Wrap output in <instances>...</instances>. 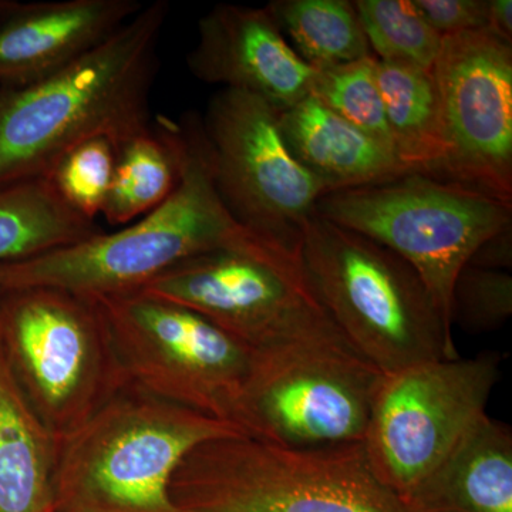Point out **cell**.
Masks as SVG:
<instances>
[{"instance_id":"obj_14","label":"cell","mask_w":512,"mask_h":512,"mask_svg":"<svg viewBox=\"0 0 512 512\" xmlns=\"http://www.w3.org/2000/svg\"><path fill=\"white\" fill-rule=\"evenodd\" d=\"M187 66L195 79L254 94L276 111L308 97L315 74L266 6H214L198 22V40L187 55Z\"/></svg>"},{"instance_id":"obj_29","label":"cell","mask_w":512,"mask_h":512,"mask_svg":"<svg viewBox=\"0 0 512 512\" xmlns=\"http://www.w3.org/2000/svg\"><path fill=\"white\" fill-rule=\"evenodd\" d=\"M487 30L504 42L512 45V2L511 0H488Z\"/></svg>"},{"instance_id":"obj_26","label":"cell","mask_w":512,"mask_h":512,"mask_svg":"<svg viewBox=\"0 0 512 512\" xmlns=\"http://www.w3.org/2000/svg\"><path fill=\"white\" fill-rule=\"evenodd\" d=\"M512 313V278L505 271L467 265L458 274L451 318L470 332L500 328Z\"/></svg>"},{"instance_id":"obj_5","label":"cell","mask_w":512,"mask_h":512,"mask_svg":"<svg viewBox=\"0 0 512 512\" xmlns=\"http://www.w3.org/2000/svg\"><path fill=\"white\" fill-rule=\"evenodd\" d=\"M299 258L330 319L384 376L457 359L453 332L420 276L390 249L315 214L303 227Z\"/></svg>"},{"instance_id":"obj_19","label":"cell","mask_w":512,"mask_h":512,"mask_svg":"<svg viewBox=\"0 0 512 512\" xmlns=\"http://www.w3.org/2000/svg\"><path fill=\"white\" fill-rule=\"evenodd\" d=\"M377 83L397 161L409 174L441 178L448 144L433 72L377 60Z\"/></svg>"},{"instance_id":"obj_13","label":"cell","mask_w":512,"mask_h":512,"mask_svg":"<svg viewBox=\"0 0 512 512\" xmlns=\"http://www.w3.org/2000/svg\"><path fill=\"white\" fill-rule=\"evenodd\" d=\"M448 158L441 180L512 202V46L488 30L444 36L433 64Z\"/></svg>"},{"instance_id":"obj_28","label":"cell","mask_w":512,"mask_h":512,"mask_svg":"<svg viewBox=\"0 0 512 512\" xmlns=\"http://www.w3.org/2000/svg\"><path fill=\"white\" fill-rule=\"evenodd\" d=\"M511 239V227L498 232L494 237L487 239V241L474 252L468 265L476 266V268L495 269V271H505V269L511 268Z\"/></svg>"},{"instance_id":"obj_17","label":"cell","mask_w":512,"mask_h":512,"mask_svg":"<svg viewBox=\"0 0 512 512\" xmlns=\"http://www.w3.org/2000/svg\"><path fill=\"white\" fill-rule=\"evenodd\" d=\"M279 127L293 157L329 192L386 183L409 174L396 156L309 94L279 111Z\"/></svg>"},{"instance_id":"obj_8","label":"cell","mask_w":512,"mask_h":512,"mask_svg":"<svg viewBox=\"0 0 512 512\" xmlns=\"http://www.w3.org/2000/svg\"><path fill=\"white\" fill-rule=\"evenodd\" d=\"M383 380L340 332L252 350L235 424L285 447L359 443Z\"/></svg>"},{"instance_id":"obj_10","label":"cell","mask_w":512,"mask_h":512,"mask_svg":"<svg viewBox=\"0 0 512 512\" xmlns=\"http://www.w3.org/2000/svg\"><path fill=\"white\" fill-rule=\"evenodd\" d=\"M94 301L130 386L237 426L251 348L198 313L140 292Z\"/></svg>"},{"instance_id":"obj_30","label":"cell","mask_w":512,"mask_h":512,"mask_svg":"<svg viewBox=\"0 0 512 512\" xmlns=\"http://www.w3.org/2000/svg\"><path fill=\"white\" fill-rule=\"evenodd\" d=\"M18 2H13V0H0V22L9 15L10 10L15 8V5Z\"/></svg>"},{"instance_id":"obj_2","label":"cell","mask_w":512,"mask_h":512,"mask_svg":"<svg viewBox=\"0 0 512 512\" xmlns=\"http://www.w3.org/2000/svg\"><path fill=\"white\" fill-rule=\"evenodd\" d=\"M175 127L180 180L164 204L117 231L0 264V293L52 288L92 299L123 295L192 256L264 238L239 224L222 201L200 114L185 113Z\"/></svg>"},{"instance_id":"obj_15","label":"cell","mask_w":512,"mask_h":512,"mask_svg":"<svg viewBox=\"0 0 512 512\" xmlns=\"http://www.w3.org/2000/svg\"><path fill=\"white\" fill-rule=\"evenodd\" d=\"M140 0L16 3L0 22V86H28L92 52L143 8Z\"/></svg>"},{"instance_id":"obj_23","label":"cell","mask_w":512,"mask_h":512,"mask_svg":"<svg viewBox=\"0 0 512 512\" xmlns=\"http://www.w3.org/2000/svg\"><path fill=\"white\" fill-rule=\"evenodd\" d=\"M352 3L370 50L379 56L377 60L433 69L443 37L421 16L414 0H356Z\"/></svg>"},{"instance_id":"obj_1","label":"cell","mask_w":512,"mask_h":512,"mask_svg":"<svg viewBox=\"0 0 512 512\" xmlns=\"http://www.w3.org/2000/svg\"><path fill=\"white\" fill-rule=\"evenodd\" d=\"M170 5L144 3L92 52L28 86H0V187L45 177L70 148L120 146L151 127L158 45Z\"/></svg>"},{"instance_id":"obj_11","label":"cell","mask_w":512,"mask_h":512,"mask_svg":"<svg viewBox=\"0 0 512 512\" xmlns=\"http://www.w3.org/2000/svg\"><path fill=\"white\" fill-rule=\"evenodd\" d=\"M501 355L443 359L384 376L367 427L377 478L402 497L485 416L500 380Z\"/></svg>"},{"instance_id":"obj_12","label":"cell","mask_w":512,"mask_h":512,"mask_svg":"<svg viewBox=\"0 0 512 512\" xmlns=\"http://www.w3.org/2000/svg\"><path fill=\"white\" fill-rule=\"evenodd\" d=\"M217 190L239 224L298 252L326 194L291 153L279 111L254 94L222 89L201 116Z\"/></svg>"},{"instance_id":"obj_4","label":"cell","mask_w":512,"mask_h":512,"mask_svg":"<svg viewBox=\"0 0 512 512\" xmlns=\"http://www.w3.org/2000/svg\"><path fill=\"white\" fill-rule=\"evenodd\" d=\"M178 512H406L365 443L285 447L238 434L207 441L170 483Z\"/></svg>"},{"instance_id":"obj_7","label":"cell","mask_w":512,"mask_h":512,"mask_svg":"<svg viewBox=\"0 0 512 512\" xmlns=\"http://www.w3.org/2000/svg\"><path fill=\"white\" fill-rule=\"evenodd\" d=\"M0 346L56 441L128 386L94 299L60 289L0 293Z\"/></svg>"},{"instance_id":"obj_21","label":"cell","mask_w":512,"mask_h":512,"mask_svg":"<svg viewBox=\"0 0 512 512\" xmlns=\"http://www.w3.org/2000/svg\"><path fill=\"white\" fill-rule=\"evenodd\" d=\"M101 229L67 207L46 177L0 187V264L76 244Z\"/></svg>"},{"instance_id":"obj_18","label":"cell","mask_w":512,"mask_h":512,"mask_svg":"<svg viewBox=\"0 0 512 512\" xmlns=\"http://www.w3.org/2000/svg\"><path fill=\"white\" fill-rule=\"evenodd\" d=\"M56 453L0 346V512H56Z\"/></svg>"},{"instance_id":"obj_20","label":"cell","mask_w":512,"mask_h":512,"mask_svg":"<svg viewBox=\"0 0 512 512\" xmlns=\"http://www.w3.org/2000/svg\"><path fill=\"white\" fill-rule=\"evenodd\" d=\"M180 141L175 119L156 123L117 146L109 197L101 212L109 225L126 227L157 210L180 180Z\"/></svg>"},{"instance_id":"obj_27","label":"cell","mask_w":512,"mask_h":512,"mask_svg":"<svg viewBox=\"0 0 512 512\" xmlns=\"http://www.w3.org/2000/svg\"><path fill=\"white\" fill-rule=\"evenodd\" d=\"M414 5L441 37L487 30L488 0H414Z\"/></svg>"},{"instance_id":"obj_6","label":"cell","mask_w":512,"mask_h":512,"mask_svg":"<svg viewBox=\"0 0 512 512\" xmlns=\"http://www.w3.org/2000/svg\"><path fill=\"white\" fill-rule=\"evenodd\" d=\"M315 214L404 259L420 276L448 330L453 329L451 298L458 274L487 239L512 227V202L417 173L329 192Z\"/></svg>"},{"instance_id":"obj_22","label":"cell","mask_w":512,"mask_h":512,"mask_svg":"<svg viewBox=\"0 0 512 512\" xmlns=\"http://www.w3.org/2000/svg\"><path fill=\"white\" fill-rule=\"evenodd\" d=\"M266 9L312 66L355 62L372 56L353 3L348 0H276Z\"/></svg>"},{"instance_id":"obj_9","label":"cell","mask_w":512,"mask_h":512,"mask_svg":"<svg viewBox=\"0 0 512 512\" xmlns=\"http://www.w3.org/2000/svg\"><path fill=\"white\" fill-rule=\"evenodd\" d=\"M137 292L198 313L252 350L340 332L298 252L265 238L192 256Z\"/></svg>"},{"instance_id":"obj_24","label":"cell","mask_w":512,"mask_h":512,"mask_svg":"<svg viewBox=\"0 0 512 512\" xmlns=\"http://www.w3.org/2000/svg\"><path fill=\"white\" fill-rule=\"evenodd\" d=\"M311 96L394 154L379 83L377 57L313 66Z\"/></svg>"},{"instance_id":"obj_16","label":"cell","mask_w":512,"mask_h":512,"mask_svg":"<svg viewBox=\"0 0 512 512\" xmlns=\"http://www.w3.org/2000/svg\"><path fill=\"white\" fill-rule=\"evenodd\" d=\"M399 500L406 512H512L510 427L485 414Z\"/></svg>"},{"instance_id":"obj_25","label":"cell","mask_w":512,"mask_h":512,"mask_svg":"<svg viewBox=\"0 0 512 512\" xmlns=\"http://www.w3.org/2000/svg\"><path fill=\"white\" fill-rule=\"evenodd\" d=\"M116 157L110 138H90L64 153L45 177L67 207L96 222L109 197Z\"/></svg>"},{"instance_id":"obj_3","label":"cell","mask_w":512,"mask_h":512,"mask_svg":"<svg viewBox=\"0 0 512 512\" xmlns=\"http://www.w3.org/2000/svg\"><path fill=\"white\" fill-rule=\"evenodd\" d=\"M244 434L234 424L130 386L57 441L56 512H178L175 470L195 447Z\"/></svg>"}]
</instances>
